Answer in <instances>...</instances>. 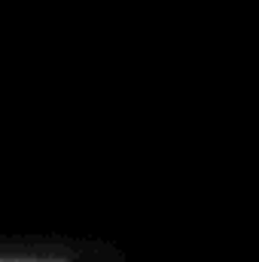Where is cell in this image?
<instances>
[{
    "mask_svg": "<svg viewBox=\"0 0 259 262\" xmlns=\"http://www.w3.org/2000/svg\"><path fill=\"white\" fill-rule=\"evenodd\" d=\"M0 262H70L58 253H0Z\"/></svg>",
    "mask_w": 259,
    "mask_h": 262,
    "instance_id": "1",
    "label": "cell"
}]
</instances>
